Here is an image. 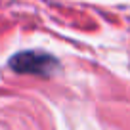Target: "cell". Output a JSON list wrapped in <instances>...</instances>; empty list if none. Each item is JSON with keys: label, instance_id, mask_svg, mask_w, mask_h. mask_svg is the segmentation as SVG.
<instances>
[{"label": "cell", "instance_id": "cell-1", "mask_svg": "<svg viewBox=\"0 0 130 130\" xmlns=\"http://www.w3.org/2000/svg\"><path fill=\"white\" fill-rule=\"evenodd\" d=\"M10 67L15 73L21 75H38V77H52L57 69L59 63L54 56L40 50H25L10 59Z\"/></svg>", "mask_w": 130, "mask_h": 130}]
</instances>
